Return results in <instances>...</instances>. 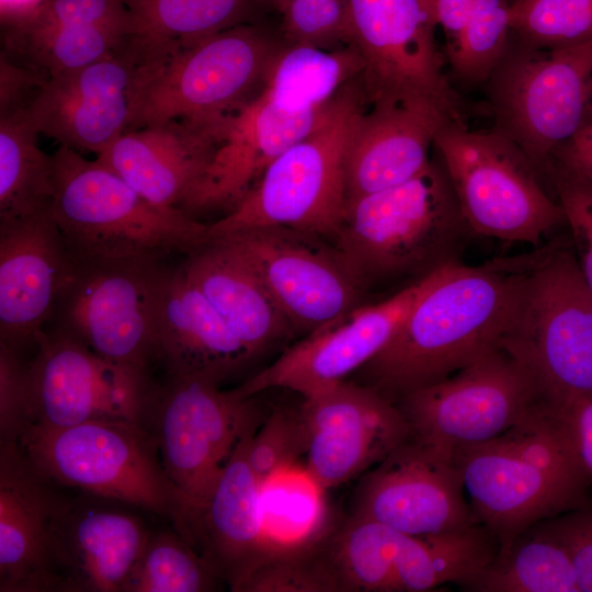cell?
Masks as SVG:
<instances>
[{
	"mask_svg": "<svg viewBox=\"0 0 592 592\" xmlns=\"http://www.w3.org/2000/svg\"><path fill=\"white\" fill-rule=\"evenodd\" d=\"M531 258L448 265L389 342L350 380L396 403L499 348L520 274Z\"/></svg>",
	"mask_w": 592,
	"mask_h": 592,
	"instance_id": "1",
	"label": "cell"
},
{
	"mask_svg": "<svg viewBox=\"0 0 592 592\" xmlns=\"http://www.w3.org/2000/svg\"><path fill=\"white\" fill-rule=\"evenodd\" d=\"M476 235L442 164L348 204L330 240L365 292L459 263Z\"/></svg>",
	"mask_w": 592,
	"mask_h": 592,
	"instance_id": "2",
	"label": "cell"
},
{
	"mask_svg": "<svg viewBox=\"0 0 592 592\" xmlns=\"http://www.w3.org/2000/svg\"><path fill=\"white\" fill-rule=\"evenodd\" d=\"M499 348L532 374L555 408L592 398V295L570 239L532 253Z\"/></svg>",
	"mask_w": 592,
	"mask_h": 592,
	"instance_id": "3",
	"label": "cell"
},
{
	"mask_svg": "<svg viewBox=\"0 0 592 592\" xmlns=\"http://www.w3.org/2000/svg\"><path fill=\"white\" fill-rule=\"evenodd\" d=\"M53 158L52 214L71 261H163L207 241L209 224L149 202L96 159L61 145Z\"/></svg>",
	"mask_w": 592,
	"mask_h": 592,
	"instance_id": "4",
	"label": "cell"
},
{
	"mask_svg": "<svg viewBox=\"0 0 592 592\" xmlns=\"http://www.w3.org/2000/svg\"><path fill=\"white\" fill-rule=\"evenodd\" d=\"M19 444L50 481L169 517L192 545L202 516L167 475L144 424L94 420L66 428L27 424Z\"/></svg>",
	"mask_w": 592,
	"mask_h": 592,
	"instance_id": "5",
	"label": "cell"
},
{
	"mask_svg": "<svg viewBox=\"0 0 592 592\" xmlns=\"http://www.w3.org/2000/svg\"><path fill=\"white\" fill-rule=\"evenodd\" d=\"M284 43L259 22L243 23L138 66L126 130L172 118L218 121L238 113L263 90Z\"/></svg>",
	"mask_w": 592,
	"mask_h": 592,
	"instance_id": "6",
	"label": "cell"
},
{
	"mask_svg": "<svg viewBox=\"0 0 592 592\" xmlns=\"http://www.w3.org/2000/svg\"><path fill=\"white\" fill-rule=\"evenodd\" d=\"M368 105L361 78L334 98L322 123L278 156L229 213L209 224L207 240L260 226H285L331 240L345 208V163Z\"/></svg>",
	"mask_w": 592,
	"mask_h": 592,
	"instance_id": "7",
	"label": "cell"
},
{
	"mask_svg": "<svg viewBox=\"0 0 592 592\" xmlns=\"http://www.w3.org/2000/svg\"><path fill=\"white\" fill-rule=\"evenodd\" d=\"M434 146L476 235L537 246L566 226L562 207L542 187L534 166L497 129L447 122Z\"/></svg>",
	"mask_w": 592,
	"mask_h": 592,
	"instance_id": "8",
	"label": "cell"
},
{
	"mask_svg": "<svg viewBox=\"0 0 592 592\" xmlns=\"http://www.w3.org/2000/svg\"><path fill=\"white\" fill-rule=\"evenodd\" d=\"M487 81L494 129L548 171L555 149L592 109V41L554 49L517 41Z\"/></svg>",
	"mask_w": 592,
	"mask_h": 592,
	"instance_id": "9",
	"label": "cell"
},
{
	"mask_svg": "<svg viewBox=\"0 0 592 592\" xmlns=\"http://www.w3.org/2000/svg\"><path fill=\"white\" fill-rule=\"evenodd\" d=\"M163 261H71L50 321L96 354L147 371L157 358L156 306Z\"/></svg>",
	"mask_w": 592,
	"mask_h": 592,
	"instance_id": "10",
	"label": "cell"
},
{
	"mask_svg": "<svg viewBox=\"0 0 592 592\" xmlns=\"http://www.w3.org/2000/svg\"><path fill=\"white\" fill-rule=\"evenodd\" d=\"M26 363V424L66 428L94 420L144 424L156 390L147 371L110 361L55 328L36 335Z\"/></svg>",
	"mask_w": 592,
	"mask_h": 592,
	"instance_id": "11",
	"label": "cell"
},
{
	"mask_svg": "<svg viewBox=\"0 0 592 592\" xmlns=\"http://www.w3.org/2000/svg\"><path fill=\"white\" fill-rule=\"evenodd\" d=\"M544 401L532 374L496 348L395 405L410 436L454 451L501 435Z\"/></svg>",
	"mask_w": 592,
	"mask_h": 592,
	"instance_id": "12",
	"label": "cell"
},
{
	"mask_svg": "<svg viewBox=\"0 0 592 592\" xmlns=\"http://www.w3.org/2000/svg\"><path fill=\"white\" fill-rule=\"evenodd\" d=\"M346 9L350 45L364 60L361 80L369 105L431 104L464 123L426 0H346Z\"/></svg>",
	"mask_w": 592,
	"mask_h": 592,
	"instance_id": "13",
	"label": "cell"
},
{
	"mask_svg": "<svg viewBox=\"0 0 592 592\" xmlns=\"http://www.w3.org/2000/svg\"><path fill=\"white\" fill-rule=\"evenodd\" d=\"M254 397L200 377H170L156 390L150 418L163 468L202 519L235 446L258 426Z\"/></svg>",
	"mask_w": 592,
	"mask_h": 592,
	"instance_id": "14",
	"label": "cell"
},
{
	"mask_svg": "<svg viewBox=\"0 0 592 592\" xmlns=\"http://www.w3.org/2000/svg\"><path fill=\"white\" fill-rule=\"evenodd\" d=\"M212 239L226 244L258 275L296 334L308 335L361 306L365 289L322 237L260 226Z\"/></svg>",
	"mask_w": 592,
	"mask_h": 592,
	"instance_id": "15",
	"label": "cell"
},
{
	"mask_svg": "<svg viewBox=\"0 0 592 592\" xmlns=\"http://www.w3.org/2000/svg\"><path fill=\"white\" fill-rule=\"evenodd\" d=\"M351 515L414 536L480 523L467 499L454 451L410 435L362 476Z\"/></svg>",
	"mask_w": 592,
	"mask_h": 592,
	"instance_id": "16",
	"label": "cell"
},
{
	"mask_svg": "<svg viewBox=\"0 0 592 592\" xmlns=\"http://www.w3.org/2000/svg\"><path fill=\"white\" fill-rule=\"evenodd\" d=\"M446 267L380 303L358 306L306 335L234 390L250 398L266 389L283 387L307 398L348 379L389 342L418 299Z\"/></svg>",
	"mask_w": 592,
	"mask_h": 592,
	"instance_id": "17",
	"label": "cell"
},
{
	"mask_svg": "<svg viewBox=\"0 0 592 592\" xmlns=\"http://www.w3.org/2000/svg\"><path fill=\"white\" fill-rule=\"evenodd\" d=\"M300 407L308 433L305 468L323 489L369 470L410 434L395 403L350 379L304 398Z\"/></svg>",
	"mask_w": 592,
	"mask_h": 592,
	"instance_id": "18",
	"label": "cell"
},
{
	"mask_svg": "<svg viewBox=\"0 0 592 592\" xmlns=\"http://www.w3.org/2000/svg\"><path fill=\"white\" fill-rule=\"evenodd\" d=\"M334 98L315 110L293 111L262 90L228 118L208 168L180 209L192 217L197 213L226 210V215L232 210L278 156L322 123Z\"/></svg>",
	"mask_w": 592,
	"mask_h": 592,
	"instance_id": "19",
	"label": "cell"
},
{
	"mask_svg": "<svg viewBox=\"0 0 592 592\" xmlns=\"http://www.w3.org/2000/svg\"><path fill=\"white\" fill-rule=\"evenodd\" d=\"M477 520L504 549L533 525L583 506L585 492L523 459L497 436L454 449Z\"/></svg>",
	"mask_w": 592,
	"mask_h": 592,
	"instance_id": "20",
	"label": "cell"
},
{
	"mask_svg": "<svg viewBox=\"0 0 592 592\" xmlns=\"http://www.w3.org/2000/svg\"><path fill=\"white\" fill-rule=\"evenodd\" d=\"M137 61L113 55L50 77L25 111L31 126L76 151L96 156L127 128Z\"/></svg>",
	"mask_w": 592,
	"mask_h": 592,
	"instance_id": "21",
	"label": "cell"
},
{
	"mask_svg": "<svg viewBox=\"0 0 592 592\" xmlns=\"http://www.w3.org/2000/svg\"><path fill=\"white\" fill-rule=\"evenodd\" d=\"M71 267L52 209L0 224V342L35 348Z\"/></svg>",
	"mask_w": 592,
	"mask_h": 592,
	"instance_id": "22",
	"label": "cell"
},
{
	"mask_svg": "<svg viewBox=\"0 0 592 592\" xmlns=\"http://www.w3.org/2000/svg\"><path fill=\"white\" fill-rule=\"evenodd\" d=\"M136 516L64 499L50 527V591L122 592L148 538Z\"/></svg>",
	"mask_w": 592,
	"mask_h": 592,
	"instance_id": "23",
	"label": "cell"
},
{
	"mask_svg": "<svg viewBox=\"0 0 592 592\" xmlns=\"http://www.w3.org/2000/svg\"><path fill=\"white\" fill-rule=\"evenodd\" d=\"M229 117L172 118L126 130L96 160L149 202L180 209L208 168Z\"/></svg>",
	"mask_w": 592,
	"mask_h": 592,
	"instance_id": "24",
	"label": "cell"
},
{
	"mask_svg": "<svg viewBox=\"0 0 592 592\" xmlns=\"http://www.w3.org/2000/svg\"><path fill=\"white\" fill-rule=\"evenodd\" d=\"M157 358L170 377L220 384L253 356L190 280L183 263L164 264L156 306Z\"/></svg>",
	"mask_w": 592,
	"mask_h": 592,
	"instance_id": "25",
	"label": "cell"
},
{
	"mask_svg": "<svg viewBox=\"0 0 592 592\" xmlns=\"http://www.w3.org/2000/svg\"><path fill=\"white\" fill-rule=\"evenodd\" d=\"M47 479L18 441L0 448V591H50L47 548L61 505Z\"/></svg>",
	"mask_w": 592,
	"mask_h": 592,
	"instance_id": "26",
	"label": "cell"
},
{
	"mask_svg": "<svg viewBox=\"0 0 592 592\" xmlns=\"http://www.w3.org/2000/svg\"><path fill=\"white\" fill-rule=\"evenodd\" d=\"M362 114L345 163V206L403 183L431 162L439 130L453 122L424 103H382Z\"/></svg>",
	"mask_w": 592,
	"mask_h": 592,
	"instance_id": "27",
	"label": "cell"
},
{
	"mask_svg": "<svg viewBox=\"0 0 592 592\" xmlns=\"http://www.w3.org/2000/svg\"><path fill=\"white\" fill-rule=\"evenodd\" d=\"M186 255L190 280L253 357L296 334L258 275L226 244L210 239Z\"/></svg>",
	"mask_w": 592,
	"mask_h": 592,
	"instance_id": "28",
	"label": "cell"
},
{
	"mask_svg": "<svg viewBox=\"0 0 592 592\" xmlns=\"http://www.w3.org/2000/svg\"><path fill=\"white\" fill-rule=\"evenodd\" d=\"M255 429L235 446L202 519L203 555L230 587L264 553L261 481L248 459V442Z\"/></svg>",
	"mask_w": 592,
	"mask_h": 592,
	"instance_id": "29",
	"label": "cell"
},
{
	"mask_svg": "<svg viewBox=\"0 0 592 592\" xmlns=\"http://www.w3.org/2000/svg\"><path fill=\"white\" fill-rule=\"evenodd\" d=\"M130 32L125 39L138 66L161 60L223 30L257 22V0H122ZM137 66V67H138Z\"/></svg>",
	"mask_w": 592,
	"mask_h": 592,
	"instance_id": "30",
	"label": "cell"
},
{
	"mask_svg": "<svg viewBox=\"0 0 592 592\" xmlns=\"http://www.w3.org/2000/svg\"><path fill=\"white\" fill-rule=\"evenodd\" d=\"M500 549L481 523L431 535L401 533L395 559L398 592H423L444 583L462 588Z\"/></svg>",
	"mask_w": 592,
	"mask_h": 592,
	"instance_id": "31",
	"label": "cell"
},
{
	"mask_svg": "<svg viewBox=\"0 0 592 592\" xmlns=\"http://www.w3.org/2000/svg\"><path fill=\"white\" fill-rule=\"evenodd\" d=\"M363 71L364 60L353 45L322 48L285 41L269 69L263 92L286 109L315 110Z\"/></svg>",
	"mask_w": 592,
	"mask_h": 592,
	"instance_id": "32",
	"label": "cell"
},
{
	"mask_svg": "<svg viewBox=\"0 0 592 592\" xmlns=\"http://www.w3.org/2000/svg\"><path fill=\"white\" fill-rule=\"evenodd\" d=\"M476 592H580L571 559L539 522L463 587Z\"/></svg>",
	"mask_w": 592,
	"mask_h": 592,
	"instance_id": "33",
	"label": "cell"
},
{
	"mask_svg": "<svg viewBox=\"0 0 592 592\" xmlns=\"http://www.w3.org/2000/svg\"><path fill=\"white\" fill-rule=\"evenodd\" d=\"M38 135L25 111L0 115V224L52 209L54 158L38 147Z\"/></svg>",
	"mask_w": 592,
	"mask_h": 592,
	"instance_id": "34",
	"label": "cell"
},
{
	"mask_svg": "<svg viewBox=\"0 0 592 592\" xmlns=\"http://www.w3.org/2000/svg\"><path fill=\"white\" fill-rule=\"evenodd\" d=\"M401 533L373 520L349 515L327 536L342 592H398L395 568Z\"/></svg>",
	"mask_w": 592,
	"mask_h": 592,
	"instance_id": "35",
	"label": "cell"
},
{
	"mask_svg": "<svg viewBox=\"0 0 592 592\" xmlns=\"http://www.w3.org/2000/svg\"><path fill=\"white\" fill-rule=\"evenodd\" d=\"M321 490L306 468L299 474L295 466L261 482L264 553L306 546L327 533Z\"/></svg>",
	"mask_w": 592,
	"mask_h": 592,
	"instance_id": "36",
	"label": "cell"
},
{
	"mask_svg": "<svg viewBox=\"0 0 592 592\" xmlns=\"http://www.w3.org/2000/svg\"><path fill=\"white\" fill-rule=\"evenodd\" d=\"M218 577L203 554L179 532L149 533L122 592H203Z\"/></svg>",
	"mask_w": 592,
	"mask_h": 592,
	"instance_id": "37",
	"label": "cell"
},
{
	"mask_svg": "<svg viewBox=\"0 0 592 592\" xmlns=\"http://www.w3.org/2000/svg\"><path fill=\"white\" fill-rule=\"evenodd\" d=\"M329 530L318 540L309 545L265 551L231 587V590L242 592H342L328 553L327 535Z\"/></svg>",
	"mask_w": 592,
	"mask_h": 592,
	"instance_id": "38",
	"label": "cell"
},
{
	"mask_svg": "<svg viewBox=\"0 0 592 592\" xmlns=\"http://www.w3.org/2000/svg\"><path fill=\"white\" fill-rule=\"evenodd\" d=\"M512 35L509 0H476L456 43L446 49L451 67L463 81H487L509 47Z\"/></svg>",
	"mask_w": 592,
	"mask_h": 592,
	"instance_id": "39",
	"label": "cell"
},
{
	"mask_svg": "<svg viewBox=\"0 0 592 592\" xmlns=\"http://www.w3.org/2000/svg\"><path fill=\"white\" fill-rule=\"evenodd\" d=\"M511 29L519 42L554 49L592 41V0H517Z\"/></svg>",
	"mask_w": 592,
	"mask_h": 592,
	"instance_id": "40",
	"label": "cell"
},
{
	"mask_svg": "<svg viewBox=\"0 0 592 592\" xmlns=\"http://www.w3.org/2000/svg\"><path fill=\"white\" fill-rule=\"evenodd\" d=\"M308 433L301 407H276L248 442V459L262 482L293 467L307 453Z\"/></svg>",
	"mask_w": 592,
	"mask_h": 592,
	"instance_id": "41",
	"label": "cell"
},
{
	"mask_svg": "<svg viewBox=\"0 0 592 592\" xmlns=\"http://www.w3.org/2000/svg\"><path fill=\"white\" fill-rule=\"evenodd\" d=\"M281 34L322 48L350 45L346 0H286Z\"/></svg>",
	"mask_w": 592,
	"mask_h": 592,
	"instance_id": "42",
	"label": "cell"
},
{
	"mask_svg": "<svg viewBox=\"0 0 592 592\" xmlns=\"http://www.w3.org/2000/svg\"><path fill=\"white\" fill-rule=\"evenodd\" d=\"M554 183L583 280L592 295V185L562 177H554Z\"/></svg>",
	"mask_w": 592,
	"mask_h": 592,
	"instance_id": "43",
	"label": "cell"
},
{
	"mask_svg": "<svg viewBox=\"0 0 592 592\" xmlns=\"http://www.w3.org/2000/svg\"><path fill=\"white\" fill-rule=\"evenodd\" d=\"M540 523L568 553L580 592H592V509L583 505Z\"/></svg>",
	"mask_w": 592,
	"mask_h": 592,
	"instance_id": "44",
	"label": "cell"
},
{
	"mask_svg": "<svg viewBox=\"0 0 592 592\" xmlns=\"http://www.w3.org/2000/svg\"><path fill=\"white\" fill-rule=\"evenodd\" d=\"M26 363L21 351L0 342L1 441H18L26 424Z\"/></svg>",
	"mask_w": 592,
	"mask_h": 592,
	"instance_id": "45",
	"label": "cell"
},
{
	"mask_svg": "<svg viewBox=\"0 0 592 592\" xmlns=\"http://www.w3.org/2000/svg\"><path fill=\"white\" fill-rule=\"evenodd\" d=\"M50 77L35 67L0 53V115L26 111Z\"/></svg>",
	"mask_w": 592,
	"mask_h": 592,
	"instance_id": "46",
	"label": "cell"
},
{
	"mask_svg": "<svg viewBox=\"0 0 592 592\" xmlns=\"http://www.w3.org/2000/svg\"><path fill=\"white\" fill-rule=\"evenodd\" d=\"M548 171L553 177L592 185V109L579 128L555 149Z\"/></svg>",
	"mask_w": 592,
	"mask_h": 592,
	"instance_id": "47",
	"label": "cell"
},
{
	"mask_svg": "<svg viewBox=\"0 0 592 592\" xmlns=\"http://www.w3.org/2000/svg\"><path fill=\"white\" fill-rule=\"evenodd\" d=\"M559 411L568 423L581 463L592 476V398Z\"/></svg>",
	"mask_w": 592,
	"mask_h": 592,
	"instance_id": "48",
	"label": "cell"
},
{
	"mask_svg": "<svg viewBox=\"0 0 592 592\" xmlns=\"http://www.w3.org/2000/svg\"><path fill=\"white\" fill-rule=\"evenodd\" d=\"M476 0H426L435 24L446 37V49L452 47L471 14Z\"/></svg>",
	"mask_w": 592,
	"mask_h": 592,
	"instance_id": "49",
	"label": "cell"
},
{
	"mask_svg": "<svg viewBox=\"0 0 592 592\" xmlns=\"http://www.w3.org/2000/svg\"><path fill=\"white\" fill-rule=\"evenodd\" d=\"M46 1L48 0H0L1 32L22 24Z\"/></svg>",
	"mask_w": 592,
	"mask_h": 592,
	"instance_id": "50",
	"label": "cell"
},
{
	"mask_svg": "<svg viewBox=\"0 0 592 592\" xmlns=\"http://www.w3.org/2000/svg\"><path fill=\"white\" fill-rule=\"evenodd\" d=\"M262 7H269L282 13L286 3V0H257Z\"/></svg>",
	"mask_w": 592,
	"mask_h": 592,
	"instance_id": "51",
	"label": "cell"
},
{
	"mask_svg": "<svg viewBox=\"0 0 592 592\" xmlns=\"http://www.w3.org/2000/svg\"><path fill=\"white\" fill-rule=\"evenodd\" d=\"M517 0H509V2L511 3V5Z\"/></svg>",
	"mask_w": 592,
	"mask_h": 592,
	"instance_id": "52",
	"label": "cell"
}]
</instances>
